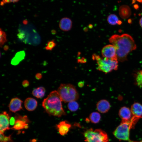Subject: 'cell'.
<instances>
[{
    "instance_id": "cell-1",
    "label": "cell",
    "mask_w": 142,
    "mask_h": 142,
    "mask_svg": "<svg viewBox=\"0 0 142 142\" xmlns=\"http://www.w3.org/2000/svg\"><path fill=\"white\" fill-rule=\"evenodd\" d=\"M109 41L116 49L118 60L121 62L126 60L128 54L136 48L133 39L127 34L113 35Z\"/></svg>"
},
{
    "instance_id": "cell-2",
    "label": "cell",
    "mask_w": 142,
    "mask_h": 142,
    "mask_svg": "<svg viewBox=\"0 0 142 142\" xmlns=\"http://www.w3.org/2000/svg\"><path fill=\"white\" fill-rule=\"evenodd\" d=\"M62 100L57 91H52L44 99L42 105L49 115L58 117L66 115L62 105Z\"/></svg>"
},
{
    "instance_id": "cell-3",
    "label": "cell",
    "mask_w": 142,
    "mask_h": 142,
    "mask_svg": "<svg viewBox=\"0 0 142 142\" xmlns=\"http://www.w3.org/2000/svg\"><path fill=\"white\" fill-rule=\"evenodd\" d=\"M139 119L138 118L132 116L131 119L129 121H121L120 124L113 131V135L119 141L135 142L130 139V130L134 127Z\"/></svg>"
},
{
    "instance_id": "cell-4",
    "label": "cell",
    "mask_w": 142,
    "mask_h": 142,
    "mask_svg": "<svg viewBox=\"0 0 142 142\" xmlns=\"http://www.w3.org/2000/svg\"><path fill=\"white\" fill-rule=\"evenodd\" d=\"M57 91L62 101L66 103L76 101L79 94L74 86L70 84H62Z\"/></svg>"
},
{
    "instance_id": "cell-5",
    "label": "cell",
    "mask_w": 142,
    "mask_h": 142,
    "mask_svg": "<svg viewBox=\"0 0 142 142\" xmlns=\"http://www.w3.org/2000/svg\"><path fill=\"white\" fill-rule=\"evenodd\" d=\"M93 60L96 61L98 67V70L103 72L105 73L110 72L112 70H116L118 67V61L113 60L104 58H101L96 54L92 55Z\"/></svg>"
},
{
    "instance_id": "cell-6",
    "label": "cell",
    "mask_w": 142,
    "mask_h": 142,
    "mask_svg": "<svg viewBox=\"0 0 142 142\" xmlns=\"http://www.w3.org/2000/svg\"><path fill=\"white\" fill-rule=\"evenodd\" d=\"M84 141L86 142H109V140L106 133L100 129L90 128L83 133Z\"/></svg>"
},
{
    "instance_id": "cell-7",
    "label": "cell",
    "mask_w": 142,
    "mask_h": 142,
    "mask_svg": "<svg viewBox=\"0 0 142 142\" xmlns=\"http://www.w3.org/2000/svg\"><path fill=\"white\" fill-rule=\"evenodd\" d=\"M101 53L103 58L118 61L116 49L112 44L104 46L102 50Z\"/></svg>"
},
{
    "instance_id": "cell-8",
    "label": "cell",
    "mask_w": 142,
    "mask_h": 142,
    "mask_svg": "<svg viewBox=\"0 0 142 142\" xmlns=\"http://www.w3.org/2000/svg\"><path fill=\"white\" fill-rule=\"evenodd\" d=\"M16 119L15 124L11 128L14 130H20L24 129H27L28 127V123L29 121L26 115L23 116L17 115L15 117Z\"/></svg>"
},
{
    "instance_id": "cell-9",
    "label": "cell",
    "mask_w": 142,
    "mask_h": 142,
    "mask_svg": "<svg viewBox=\"0 0 142 142\" xmlns=\"http://www.w3.org/2000/svg\"><path fill=\"white\" fill-rule=\"evenodd\" d=\"M10 116L8 113L4 111L0 114V132L4 133L6 130L9 129V127Z\"/></svg>"
},
{
    "instance_id": "cell-10",
    "label": "cell",
    "mask_w": 142,
    "mask_h": 142,
    "mask_svg": "<svg viewBox=\"0 0 142 142\" xmlns=\"http://www.w3.org/2000/svg\"><path fill=\"white\" fill-rule=\"evenodd\" d=\"M23 102L17 98H12L11 100L8 107L10 110L13 112L15 113L22 109V104Z\"/></svg>"
},
{
    "instance_id": "cell-11",
    "label": "cell",
    "mask_w": 142,
    "mask_h": 142,
    "mask_svg": "<svg viewBox=\"0 0 142 142\" xmlns=\"http://www.w3.org/2000/svg\"><path fill=\"white\" fill-rule=\"evenodd\" d=\"M71 127L70 124L66 121H60L56 125V128L59 134L62 136L68 133Z\"/></svg>"
},
{
    "instance_id": "cell-12",
    "label": "cell",
    "mask_w": 142,
    "mask_h": 142,
    "mask_svg": "<svg viewBox=\"0 0 142 142\" xmlns=\"http://www.w3.org/2000/svg\"><path fill=\"white\" fill-rule=\"evenodd\" d=\"M72 22L71 20L68 17H64L61 19L59 24L60 29L64 31L70 30L72 27Z\"/></svg>"
},
{
    "instance_id": "cell-13",
    "label": "cell",
    "mask_w": 142,
    "mask_h": 142,
    "mask_svg": "<svg viewBox=\"0 0 142 142\" xmlns=\"http://www.w3.org/2000/svg\"><path fill=\"white\" fill-rule=\"evenodd\" d=\"M119 117L121 119V121H128L130 120L132 116L131 110L128 108L123 106L120 109L119 112Z\"/></svg>"
},
{
    "instance_id": "cell-14",
    "label": "cell",
    "mask_w": 142,
    "mask_h": 142,
    "mask_svg": "<svg viewBox=\"0 0 142 142\" xmlns=\"http://www.w3.org/2000/svg\"><path fill=\"white\" fill-rule=\"evenodd\" d=\"M130 110L133 116L139 119L142 118V105L138 103H135L131 105Z\"/></svg>"
},
{
    "instance_id": "cell-15",
    "label": "cell",
    "mask_w": 142,
    "mask_h": 142,
    "mask_svg": "<svg viewBox=\"0 0 142 142\" xmlns=\"http://www.w3.org/2000/svg\"><path fill=\"white\" fill-rule=\"evenodd\" d=\"M110 108V105L106 100L103 99L99 101L97 104V109L99 112L104 113L107 112Z\"/></svg>"
},
{
    "instance_id": "cell-16",
    "label": "cell",
    "mask_w": 142,
    "mask_h": 142,
    "mask_svg": "<svg viewBox=\"0 0 142 142\" xmlns=\"http://www.w3.org/2000/svg\"><path fill=\"white\" fill-rule=\"evenodd\" d=\"M37 104L36 100L32 98H27L24 102L25 108L27 110L30 111L35 110L37 106Z\"/></svg>"
},
{
    "instance_id": "cell-17",
    "label": "cell",
    "mask_w": 142,
    "mask_h": 142,
    "mask_svg": "<svg viewBox=\"0 0 142 142\" xmlns=\"http://www.w3.org/2000/svg\"><path fill=\"white\" fill-rule=\"evenodd\" d=\"M25 55V52L24 50L17 52L12 59L11 62V64L14 65L18 64L21 61L24 59Z\"/></svg>"
},
{
    "instance_id": "cell-18",
    "label": "cell",
    "mask_w": 142,
    "mask_h": 142,
    "mask_svg": "<svg viewBox=\"0 0 142 142\" xmlns=\"http://www.w3.org/2000/svg\"><path fill=\"white\" fill-rule=\"evenodd\" d=\"M119 13L120 16L123 18L125 19L129 17L131 14L130 8L127 5H123L119 8Z\"/></svg>"
},
{
    "instance_id": "cell-19",
    "label": "cell",
    "mask_w": 142,
    "mask_h": 142,
    "mask_svg": "<svg viewBox=\"0 0 142 142\" xmlns=\"http://www.w3.org/2000/svg\"><path fill=\"white\" fill-rule=\"evenodd\" d=\"M45 92L44 88L41 87L34 89L32 91V94L37 98H41L44 96Z\"/></svg>"
},
{
    "instance_id": "cell-20",
    "label": "cell",
    "mask_w": 142,
    "mask_h": 142,
    "mask_svg": "<svg viewBox=\"0 0 142 142\" xmlns=\"http://www.w3.org/2000/svg\"><path fill=\"white\" fill-rule=\"evenodd\" d=\"M100 114L98 112H94L91 113L88 118L89 121L94 124L99 123L101 119Z\"/></svg>"
},
{
    "instance_id": "cell-21",
    "label": "cell",
    "mask_w": 142,
    "mask_h": 142,
    "mask_svg": "<svg viewBox=\"0 0 142 142\" xmlns=\"http://www.w3.org/2000/svg\"><path fill=\"white\" fill-rule=\"evenodd\" d=\"M118 17L114 14H110L107 18V21L109 23L112 25L118 24L119 21Z\"/></svg>"
},
{
    "instance_id": "cell-22",
    "label": "cell",
    "mask_w": 142,
    "mask_h": 142,
    "mask_svg": "<svg viewBox=\"0 0 142 142\" xmlns=\"http://www.w3.org/2000/svg\"><path fill=\"white\" fill-rule=\"evenodd\" d=\"M67 106L68 109L70 111H75L78 109L79 105L77 102L74 101L69 102Z\"/></svg>"
},
{
    "instance_id": "cell-23",
    "label": "cell",
    "mask_w": 142,
    "mask_h": 142,
    "mask_svg": "<svg viewBox=\"0 0 142 142\" xmlns=\"http://www.w3.org/2000/svg\"><path fill=\"white\" fill-rule=\"evenodd\" d=\"M135 80L137 85L139 87L142 88V70L137 73Z\"/></svg>"
},
{
    "instance_id": "cell-24",
    "label": "cell",
    "mask_w": 142,
    "mask_h": 142,
    "mask_svg": "<svg viewBox=\"0 0 142 142\" xmlns=\"http://www.w3.org/2000/svg\"><path fill=\"white\" fill-rule=\"evenodd\" d=\"M0 47H1L4 43L7 41L6 38V33L0 28Z\"/></svg>"
},
{
    "instance_id": "cell-25",
    "label": "cell",
    "mask_w": 142,
    "mask_h": 142,
    "mask_svg": "<svg viewBox=\"0 0 142 142\" xmlns=\"http://www.w3.org/2000/svg\"><path fill=\"white\" fill-rule=\"evenodd\" d=\"M0 140L1 142H12V141L11 135L6 136L4 133L1 132Z\"/></svg>"
},
{
    "instance_id": "cell-26",
    "label": "cell",
    "mask_w": 142,
    "mask_h": 142,
    "mask_svg": "<svg viewBox=\"0 0 142 142\" xmlns=\"http://www.w3.org/2000/svg\"><path fill=\"white\" fill-rule=\"evenodd\" d=\"M56 45L54 40H53L48 42L47 45L45 47V49L47 50H51Z\"/></svg>"
},
{
    "instance_id": "cell-27",
    "label": "cell",
    "mask_w": 142,
    "mask_h": 142,
    "mask_svg": "<svg viewBox=\"0 0 142 142\" xmlns=\"http://www.w3.org/2000/svg\"><path fill=\"white\" fill-rule=\"evenodd\" d=\"M29 82L27 80H24L22 82V85L24 87H27L29 86Z\"/></svg>"
},
{
    "instance_id": "cell-28",
    "label": "cell",
    "mask_w": 142,
    "mask_h": 142,
    "mask_svg": "<svg viewBox=\"0 0 142 142\" xmlns=\"http://www.w3.org/2000/svg\"><path fill=\"white\" fill-rule=\"evenodd\" d=\"M19 0H3L4 3L10 2L15 3L18 2Z\"/></svg>"
},
{
    "instance_id": "cell-29",
    "label": "cell",
    "mask_w": 142,
    "mask_h": 142,
    "mask_svg": "<svg viewBox=\"0 0 142 142\" xmlns=\"http://www.w3.org/2000/svg\"><path fill=\"white\" fill-rule=\"evenodd\" d=\"M15 122V118L13 117H12L10 118L9 120V123L10 124L12 125L14 124Z\"/></svg>"
},
{
    "instance_id": "cell-30",
    "label": "cell",
    "mask_w": 142,
    "mask_h": 142,
    "mask_svg": "<svg viewBox=\"0 0 142 142\" xmlns=\"http://www.w3.org/2000/svg\"><path fill=\"white\" fill-rule=\"evenodd\" d=\"M42 77V74L40 73H37L36 75V78L37 79H41Z\"/></svg>"
},
{
    "instance_id": "cell-31",
    "label": "cell",
    "mask_w": 142,
    "mask_h": 142,
    "mask_svg": "<svg viewBox=\"0 0 142 142\" xmlns=\"http://www.w3.org/2000/svg\"><path fill=\"white\" fill-rule=\"evenodd\" d=\"M9 48V47L8 45H6L4 46L3 49L5 51H7L8 49Z\"/></svg>"
},
{
    "instance_id": "cell-32",
    "label": "cell",
    "mask_w": 142,
    "mask_h": 142,
    "mask_svg": "<svg viewBox=\"0 0 142 142\" xmlns=\"http://www.w3.org/2000/svg\"><path fill=\"white\" fill-rule=\"evenodd\" d=\"M78 85L80 87H82L84 85V83L82 82H80L79 83H78Z\"/></svg>"
},
{
    "instance_id": "cell-33",
    "label": "cell",
    "mask_w": 142,
    "mask_h": 142,
    "mask_svg": "<svg viewBox=\"0 0 142 142\" xmlns=\"http://www.w3.org/2000/svg\"><path fill=\"white\" fill-rule=\"evenodd\" d=\"M139 23L141 27L142 28V17H141L139 20Z\"/></svg>"
},
{
    "instance_id": "cell-34",
    "label": "cell",
    "mask_w": 142,
    "mask_h": 142,
    "mask_svg": "<svg viewBox=\"0 0 142 142\" xmlns=\"http://www.w3.org/2000/svg\"><path fill=\"white\" fill-rule=\"evenodd\" d=\"M134 8L136 9H137L139 8V6L137 4H135L134 6Z\"/></svg>"
},
{
    "instance_id": "cell-35",
    "label": "cell",
    "mask_w": 142,
    "mask_h": 142,
    "mask_svg": "<svg viewBox=\"0 0 142 142\" xmlns=\"http://www.w3.org/2000/svg\"><path fill=\"white\" fill-rule=\"evenodd\" d=\"M23 24L26 25L28 23V21H27L26 20H24L23 21Z\"/></svg>"
},
{
    "instance_id": "cell-36",
    "label": "cell",
    "mask_w": 142,
    "mask_h": 142,
    "mask_svg": "<svg viewBox=\"0 0 142 142\" xmlns=\"http://www.w3.org/2000/svg\"><path fill=\"white\" fill-rule=\"evenodd\" d=\"M131 20L130 19H129V20H128V22H129V23L130 22H130H131Z\"/></svg>"
},
{
    "instance_id": "cell-37",
    "label": "cell",
    "mask_w": 142,
    "mask_h": 142,
    "mask_svg": "<svg viewBox=\"0 0 142 142\" xmlns=\"http://www.w3.org/2000/svg\"><path fill=\"white\" fill-rule=\"evenodd\" d=\"M136 0L139 2H142V0Z\"/></svg>"
},
{
    "instance_id": "cell-38",
    "label": "cell",
    "mask_w": 142,
    "mask_h": 142,
    "mask_svg": "<svg viewBox=\"0 0 142 142\" xmlns=\"http://www.w3.org/2000/svg\"><path fill=\"white\" fill-rule=\"evenodd\" d=\"M135 2V0H133V1H132V3H134Z\"/></svg>"
},
{
    "instance_id": "cell-39",
    "label": "cell",
    "mask_w": 142,
    "mask_h": 142,
    "mask_svg": "<svg viewBox=\"0 0 142 142\" xmlns=\"http://www.w3.org/2000/svg\"><path fill=\"white\" fill-rule=\"evenodd\" d=\"M139 142H142V140Z\"/></svg>"
}]
</instances>
